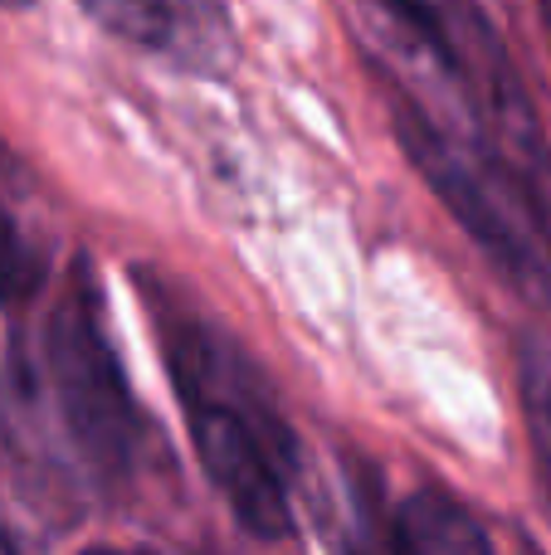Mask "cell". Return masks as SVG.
Listing matches in <instances>:
<instances>
[{
  "instance_id": "1",
  "label": "cell",
  "mask_w": 551,
  "mask_h": 555,
  "mask_svg": "<svg viewBox=\"0 0 551 555\" xmlns=\"http://www.w3.org/2000/svg\"><path fill=\"white\" fill-rule=\"evenodd\" d=\"M142 297L210 488L249 537H289L298 439L273 404L264 375L244 361V351L220 326L205 322L171 287L142 278Z\"/></svg>"
},
{
  "instance_id": "2",
  "label": "cell",
  "mask_w": 551,
  "mask_h": 555,
  "mask_svg": "<svg viewBox=\"0 0 551 555\" xmlns=\"http://www.w3.org/2000/svg\"><path fill=\"white\" fill-rule=\"evenodd\" d=\"M35 390L59 443L88 478L107 482V488L132 478L146 443V424L132 385H127L113 332H107L103 293L84 259L68 269L44 317Z\"/></svg>"
},
{
  "instance_id": "3",
  "label": "cell",
  "mask_w": 551,
  "mask_h": 555,
  "mask_svg": "<svg viewBox=\"0 0 551 555\" xmlns=\"http://www.w3.org/2000/svg\"><path fill=\"white\" fill-rule=\"evenodd\" d=\"M390 122L410 166L425 176L459 230L494 259V269L523 293L551 297V230L542 220V195L517 176V166L488 137L464 132L410 98H400Z\"/></svg>"
},
{
  "instance_id": "4",
  "label": "cell",
  "mask_w": 551,
  "mask_h": 555,
  "mask_svg": "<svg viewBox=\"0 0 551 555\" xmlns=\"http://www.w3.org/2000/svg\"><path fill=\"white\" fill-rule=\"evenodd\" d=\"M78 5L113 39L185 74H215L234 54L225 0H78Z\"/></svg>"
},
{
  "instance_id": "5",
  "label": "cell",
  "mask_w": 551,
  "mask_h": 555,
  "mask_svg": "<svg viewBox=\"0 0 551 555\" xmlns=\"http://www.w3.org/2000/svg\"><path fill=\"white\" fill-rule=\"evenodd\" d=\"M381 537L386 555H494L484 521L439 482H420L400 502H390Z\"/></svg>"
},
{
  "instance_id": "6",
  "label": "cell",
  "mask_w": 551,
  "mask_h": 555,
  "mask_svg": "<svg viewBox=\"0 0 551 555\" xmlns=\"http://www.w3.org/2000/svg\"><path fill=\"white\" fill-rule=\"evenodd\" d=\"M44 283V254L20 230L10 210H0V307H25Z\"/></svg>"
},
{
  "instance_id": "7",
  "label": "cell",
  "mask_w": 551,
  "mask_h": 555,
  "mask_svg": "<svg viewBox=\"0 0 551 555\" xmlns=\"http://www.w3.org/2000/svg\"><path fill=\"white\" fill-rule=\"evenodd\" d=\"M523 410H527V434H533L537 473H542V492L551 502V351L523 356Z\"/></svg>"
},
{
  "instance_id": "8",
  "label": "cell",
  "mask_w": 551,
  "mask_h": 555,
  "mask_svg": "<svg viewBox=\"0 0 551 555\" xmlns=\"http://www.w3.org/2000/svg\"><path fill=\"white\" fill-rule=\"evenodd\" d=\"M381 521H386V507L376 502L371 482H351V527H347V546H342V555H386Z\"/></svg>"
},
{
  "instance_id": "9",
  "label": "cell",
  "mask_w": 551,
  "mask_h": 555,
  "mask_svg": "<svg viewBox=\"0 0 551 555\" xmlns=\"http://www.w3.org/2000/svg\"><path fill=\"white\" fill-rule=\"evenodd\" d=\"M0 5H10V10H20V5H29V0H0Z\"/></svg>"
},
{
  "instance_id": "10",
  "label": "cell",
  "mask_w": 551,
  "mask_h": 555,
  "mask_svg": "<svg viewBox=\"0 0 551 555\" xmlns=\"http://www.w3.org/2000/svg\"><path fill=\"white\" fill-rule=\"evenodd\" d=\"M88 555H117V551H88Z\"/></svg>"
},
{
  "instance_id": "11",
  "label": "cell",
  "mask_w": 551,
  "mask_h": 555,
  "mask_svg": "<svg viewBox=\"0 0 551 555\" xmlns=\"http://www.w3.org/2000/svg\"><path fill=\"white\" fill-rule=\"evenodd\" d=\"M523 555H537V551H523Z\"/></svg>"
}]
</instances>
